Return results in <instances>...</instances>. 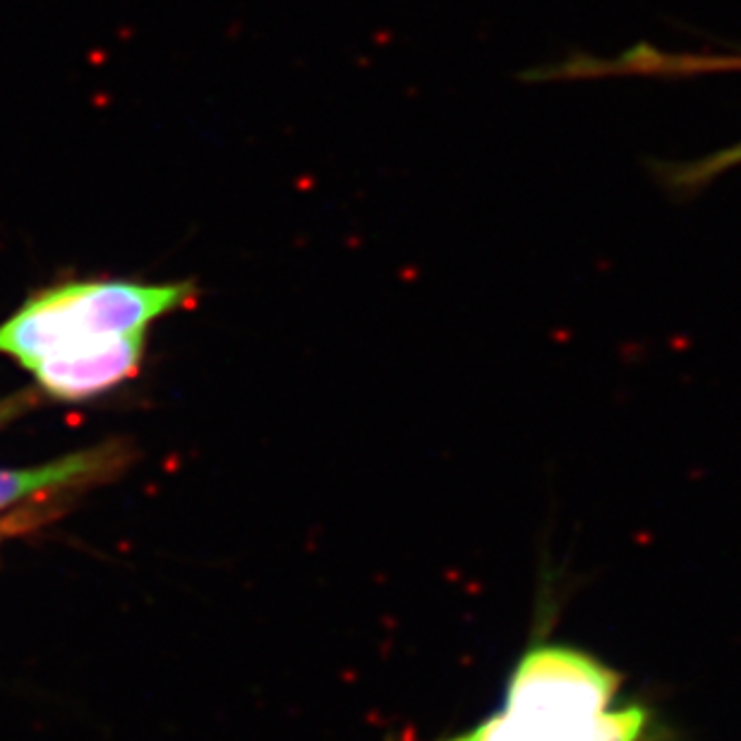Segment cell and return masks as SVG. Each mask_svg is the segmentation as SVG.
<instances>
[{
	"label": "cell",
	"mask_w": 741,
	"mask_h": 741,
	"mask_svg": "<svg viewBox=\"0 0 741 741\" xmlns=\"http://www.w3.org/2000/svg\"><path fill=\"white\" fill-rule=\"evenodd\" d=\"M423 741H683L626 688V674L571 640L538 631L514 657L497 707L463 729Z\"/></svg>",
	"instance_id": "obj_1"
},
{
	"label": "cell",
	"mask_w": 741,
	"mask_h": 741,
	"mask_svg": "<svg viewBox=\"0 0 741 741\" xmlns=\"http://www.w3.org/2000/svg\"><path fill=\"white\" fill-rule=\"evenodd\" d=\"M194 281L68 279L32 290L0 324V355L34 367L68 348L132 331H149L156 319L197 300Z\"/></svg>",
	"instance_id": "obj_2"
},
{
	"label": "cell",
	"mask_w": 741,
	"mask_h": 741,
	"mask_svg": "<svg viewBox=\"0 0 741 741\" xmlns=\"http://www.w3.org/2000/svg\"><path fill=\"white\" fill-rule=\"evenodd\" d=\"M147 331L101 338L44 357L29 367L36 389L58 401H87L106 394L140 372Z\"/></svg>",
	"instance_id": "obj_3"
},
{
	"label": "cell",
	"mask_w": 741,
	"mask_h": 741,
	"mask_svg": "<svg viewBox=\"0 0 741 741\" xmlns=\"http://www.w3.org/2000/svg\"><path fill=\"white\" fill-rule=\"evenodd\" d=\"M127 461L130 449L125 442H103L44 466L0 470V511L44 492H68L108 480L121 473Z\"/></svg>",
	"instance_id": "obj_4"
},
{
	"label": "cell",
	"mask_w": 741,
	"mask_h": 741,
	"mask_svg": "<svg viewBox=\"0 0 741 741\" xmlns=\"http://www.w3.org/2000/svg\"><path fill=\"white\" fill-rule=\"evenodd\" d=\"M55 511H51V509L34 506V509H20V511H15V514L5 516V518H0V542L36 528V525H41L44 520H49Z\"/></svg>",
	"instance_id": "obj_5"
},
{
	"label": "cell",
	"mask_w": 741,
	"mask_h": 741,
	"mask_svg": "<svg viewBox=\"0 0 741 741\" xmlns=\"http://www.w3.org/2000/svg\"><path fill=\"white\" fill-rule=\"evenodd\" d=\"M36 396H39V391H20L8 399H0V429L8 427L20 415H25L36 403Z\"/></svg>",
	"instance_id": "obj_6"
}]
</instances>
